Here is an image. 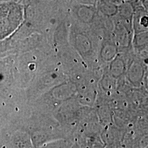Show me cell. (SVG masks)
I'll return each instance as SVG.
<instances>
[{
    "mask_svg": "<svg viewBox=\"0 0 148 148\" xmlns=\"http://www.w3.org/2000/svg\"><path fill=\"white\" fill-rule=\"evenodd\" d=\"M22 18L21 7L13 3L0 4V37L13 32Z\"/></svg>",
    "mask_w": 148,
    "mask_h": 148,
    "instance_id": "1",
    "label": "cell"
}]
</instances>
